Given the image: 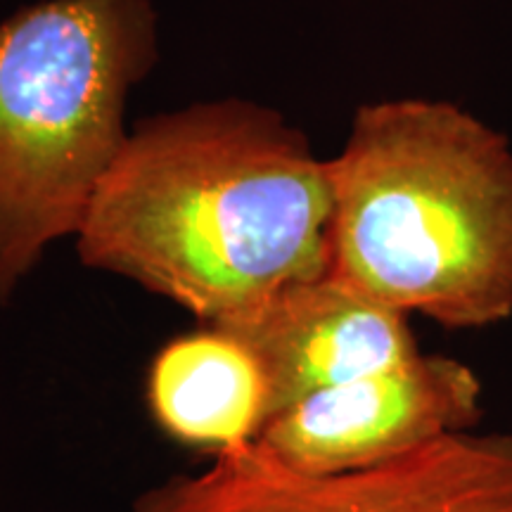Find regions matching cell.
I'll return each instance as SVG.
<instances>
[{
  "label": "cell",
  "instance_id": "cell-3",
  "mask_svg": "<svg viewBox=\"0 0 512 512\" xmlns=\"http://www.w3.org/2000/svg\"><path fill=\"white\" fill-rule=\"evenodd\" d=\"M150 0H38L0 22V304L79 233L157 60Z\"/></svg>",
  "mask_w": 512,
  "mask_h": 512
},
{
  "label": "cell",
  "instance_id": "cell-4",
  "mask_svg": "<svg viewBox=\"0 0 512 512\" xmlns=\"http://www.w3.org/2000/svg\"><path fill=\"white\" fill-rule=\"evenodd\" d=\"M128 512H512V434L456 432L339 475H304L249 441L150 486Z\"/></svg>",
  "mask_w": 512,
  "mask_h": 512
},
{
  "label": "cell",
  "instance_id": "cell-2",
  "mask_svg": "<svg viewBox=\"0 0 512 512\" xmlns=\"http://www.w3.org/2000/svg\"><path fill=\"white\" fill-rule=\"evenodd\" d=\"M328 169L332 273L448 330L512 318L505 136L448 102H380Z\"/></svg>",
  "mask_w": 512,
  "mask_h": 512
},
{
  "label": "cell",
  "instance_id": "cell-5",
  "mask_svg": "<svg viewBox=\"0 0 512 512\" xmlns=\"http://www.w3.org/2000/svg\"><path fill=\"white\" fill-rule=\"evenodd\" d=\"M482 418V380L451 356H415L384 373L306 396L264 425L259 441L304 475H339L406 456Z\"/></svg>",
  "mask_w": 512,
  "mask_h": 512
},
{
  "label": "cell",
  "instance_id": "cell-6",
  "mask_svg": "<svg viewBox=\"0 0 512 512\" xmlns=\"http://www.w3.org/2000/svg\"><path fill=\"white\" fill-rule=\"evenodd\" d=\"M223 332L245 342L261 363L268 420L320 389L420 356L406 313L332 271L285 287L252 318Z\"/></svg>",
  "mask_w": 512,
  "mask_h": 512
},
{
  "label": "cell",
  "instance_id": "cell-1",
  "mask_svg": "<svg viewBox=\"0 0 512 512\" xmlns=\"http://www.w3.org/2000/svg\"><path fill=\"white\" fill-rule=\"evenodd\" d=\"M332 183L302 131L226 100L140 121L76 233L83 266L228 330L330 271Z\"/></svg>",
  "mask_w": 512,
  "mask_h": 512
},
{
  "label": "cell",
  "instance_id": "cell-7",
  "mask_svg": "<svg viewBox=\"0 0 512 512\" xmlns=\"http://www.w3.org/2000/svg\"><path fill=\"white\" fill-rule=\"evenodd\" d=\"M147 406L166 437L214 456L256 441L268 420V384L245 342L204 328L155 356Z\"/></svg>",
  "mask_w": 512,
  "mask_h": 512
}]
</instances>
